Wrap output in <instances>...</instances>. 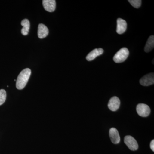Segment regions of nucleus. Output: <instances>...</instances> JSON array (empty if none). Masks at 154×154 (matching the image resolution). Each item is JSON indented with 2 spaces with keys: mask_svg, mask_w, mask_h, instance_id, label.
Segmentation results:
<instances>
[{
  "mask_svg": "<svg viewBox=\"0 0 154 154\" xmlns=\"http://www.w3.org/2000/svg\"><path fill=\"white\" fill-rule=\"evenodd\" d=\"M31 73V70L29 68L24 69L20 73L16 82L17 89L22 90L25 88L30 78Z\"/></svg>",
  "mask_w": 154,
  "mask_h": 154,
  "instance_id": "nucleus-1",
  "label": "nucleus"
},
{
  "mask_svg": "<svg viewBox=\"0 0 154 154\" xmlns=\"http://www.w3.org/2000/svg\"><path fill=\"white\" fill-rule=\"evenodd\" d=\"M129 52L126 48H123L119 50L114 56L113 60L116 63L123 62L129 56Z\"/></svg>",
  "mask_w": 154,
  "mask_h": 154,
  "instance_id": "nucleus-2",
  "label": "nucleus"
},
{
  "mask_svg": "<svg viewBox=\"0 0 154 154\" xmlns=\"http://www.w3.org/2000/svg\"><path fill=\"white\" fill-rule=\"evenodd\" d=\"M124 143L131 150H137L138 148V145L137 142L131 136H126L124 138Z\"/></svg>",
  "mask_w": 154,
  "mask_h": 154,
  "instance_id": "nucleus-3",
  "label": "nucleus"
},
{
  "mask_svg": "<svg viewBox=\"0 0 154 154\" xmlns=\"http://www.w3.org/2000/svg\"><path fill=\"white\" fill-rule=\"evenodd\" d=\"M137 112L139 115L142 117H146L149 115L150 109L147 105L144 104H139L136 107Z\"/></svg>",
  "mask_w": 154,
  "mask_h": 154,
  "instance_id": "nucleus-4",
  "label": "nucleus"
},
{
  "mask_svg": "<svg viewBox=\"0 0 154 154\" xmlns=\"http://www.w3.org/2000/svg\"><path fill=\"white\" fill-rule=\"evenodd\" d=\"M140 83L141 85L149 86L153 85L154 75L153 73L148 74L144 76L140 80Z\"/></svg>",
  "mask_w": 154,
  "mask_h": 154,
  "instance_id": "nucleus-5",
  "label": "nucleus"
},
{
  "mask_svg": "<svg viewBox=\"0 0 154 154\" xmlns=\"http://www.w3.org/2000/svg\"><path fill=\"white\" fill-rule=\"evenodd\" d=\"M120 105V101L119 99L116 96H113L109 100L108 107L111 111H115L118 110Z\"/></svg>",
  "mask_w": 154,
  "mask_h": 154,
  "instance_id": "nucleus-6",
  "label": "nucleus"
},
{
  "mask_svg": "<svg viewBox=\"0 0 154 154\" xmlns=\"http://www.w3.org/2000/svg\"><path fill=\"white\" fill-rule=\"evenodd\" d=\"M42 5L45 11L49 12H53L56 8L55 0H43Z\"/></svg>",
  "mask_w": 154,
  "mask_h": 154,
  "instance_id": "nucleus-7",
  "label": "nucleus"
},
{
  "mask_svg": "<svg viewBox=\"0 0 154 154\" xmlns=\"http://www.w3.org/2000/svg\"><path fill=\"white\" fill-rule=\"evenodd\" d=\"M126 22L123 19L118 18L117 20V27L116 32L119 34H122L125 33L127 29Z\"/></svg>",
  "mask_w": 154,
  "mask_h": 154,
  "instance_id": "nucleus-8",
  "label": "nucleus"
},
{
  "mask_svg": "<svg viewBox=\"0 0 154 154\" xmlns=\"http://www.w3.org/2000/svg\"><path fill=\"white\" fill-rule=\"evenodd\" d=\"M109 136L111 142L114 144H118L120 141L119 133L116 128H112L109 131Z\"/></svg>",
  "mask_w": 154,
  "mask_h": 154,
  "instance_id": "nucleus-9",
  "label": "nucleus"
},
{
  "mask_svg": "<svg viewBox=\"0 0 154 154\" xmlns=\"http://www.w3.org/2000/svg\"><path fill=\"white\" fill-rule=\"evenodd\" d=\"M104 52V50L102 48H96L89 53L86 57V59L89 61L93 60L97 57L102 55Z\"/></svg>",
  "mask_w": 154,
  "mask_h": 154,
  "instance_id": "nucleus-10",
  "label": "nucleus"
},
{
  "mask_svg": "<svg viewBox=\"0 0 154 154\" xmlns=\"http://www.w3.org/2000/svg\"><path fill=\"white\" fill-rule=\"evenodd\" d=\"M49 33L48 28L43 24H40L38 27V38H43L48 35Z\"/></svg>",
  "mask_w": 154,
  "mask_h": 154,
  "instance_id": "nucleus-11",
  "label": "nucleus"
},
{
  "mask_svg": "<svg viewBox=\"0 0 154 154\" xmlns=\"http://www.w3.org/2000/svg\"><path fill=\"white\" fill-rule=\"evenodd\" d=\"M21 25L23 26V28L21 30L22 35L26 36L29 33L30 29V23L29 20L27 19H24L21 22Z\"/></svg>",
  "mask_w": 154,
  "mask_h": 154,
  "instance_id": "nucleus-12",
  "label": "nucleus"
},
{
  "mask_svg": "<svg viewBox=\"0 0 154 154\" xmlns=\"http://www.w3.org/2000/svg\"><path fill=\"white\" fill-rule=\"evenodd\" d=\"M154 47V36L152 35L149 37L147 41L146 42L145 47L144 48V51L148 53L151 51Z\"/></svg>",
  "mask_w": 154,
  "mask_h": 154,
  "instance_id": "nucleus-13",
  "label": "nucleus"
},
{
  "mask_svg": "<svg viewBox=\"0 0 154 154\" xmlns=\"http://www.w3.org/2000/svg\"><path fill=\"white\" fill-rule=\"evenodd\" d=\"M7 94L5 90H0V105H2L5 102Z\"/></svg>",
  "mask_w": 154,
  "mask_h": 154,
  "instance_id": "nucleus-14",
  "label": "nucleus"
},
{
  "mask_svg": "<svg viewBox=\"0 0 154 154\" xmlns=\"http://www.w3.org/2000/svg\"><path fill=\"white\" fill-rule=\"evenodd\" d=\"M128 2L136 8H138L141 5L142 1L141 0H129Z\"/></svg>",
  "mask_w": 154,
  "mask_h": 154,
  "instance_id": "nucleus-15",
  "label": "nucleus"
},
{
  "mask_svg": "<svg viewBox=\"0 0 154 154\" xmlns=\"http://www.w3.org/2000/svg\"><path fill=\"white\" fill-rule=\"evenodd\" d=\"M150 148L152 150L153 152L154 151V140H153L151 142L150 144Z\"/></svg>",
  "mask_w": 154,
  "mask_h": 154,
  "instance_id": "nucleus-16",
  "label": "nucleus"
}]
</instances>
